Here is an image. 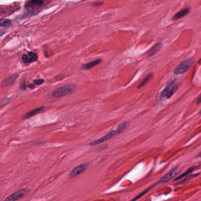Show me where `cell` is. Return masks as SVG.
Instances as JSON below:
<instances>
[{"label": "cell", "instance_id": "obj_1", "mask_svg": "<svg viewBox=\"0 0 201 201\" xmlns=\"http://www.w3.org/2000/svg\"><path fill=\"white\" fill-rule=\"evenodd\" d=\"M178 88V85L177 80H173L169 83L163 90L161 92L160 95V99L161 101H165L172 97L177 92Z\"/></svg>", "mask_w": 201, "mask_h": 201}, {"label": "cell", "instance_id": "obj_2", "mask_svg": "<svg viewBox=\"0 0 201 201\" xmlns=\"http://www.w3.org/2000/svg\"><path fill=\"white\" fill-rule=\"evenodd\" d=\"M193 63H194V60L192 58L185 59L182 62H181L174 69V73L176 75H181L182 74H185L188 71H189V70L193 64Z\"/></svg>", "mask_w": 201, "mask_h": 201}, {"label": "cell", "instance_id": "obj_3", "mask_svg": "<svg viewBox=\"0 0 201 201\" xmlns=\"http://www.w3.org/2000/svg\"><path fill=\"white\" fill-rule=\"evenodd\" d=\"M75 89V86L74 85H66L55 90L52 94V96L54 98H59L64 97L66 95L70 94Z\"/></svg>", "mask_w": 201, "mask_h": 201}, {"label": "cell", "instance_id": "obj_4", "mask_svg": "<svg viewBox=\"0 0 201 201\" xmlns=\"http://www.w3.org/2000/svg\"><path fill=\"white\" fill-rule=\"evenodd\" d=\"M121 132H122V131H121L119 127H118L117 128V129L111 131V132H109V133H108L106 135H105L104 137H102L101 138H100L99 139H97L96 141H94L91 142L89 144V145L90 146H95V145L100 144L101 143H102V142H104L105 141H106L111 139L113 137H114V136H115V135H117L118 134H121Z\"/></svg>", "mask_w": 201, "mask_h": 201}, {"label": "cell", "instance_id": "obj_5", "mask_svg": "<svg viewBox=\"0 0 201 201\" xmlns=\"http://www.w3.org/2000/svg\"><path fill=\"white\" fill-rule=\"evenodd\" d=\"M28 190L26 189H23L15 193L11 194L8 196L4 201H16L23 197L28 193Z\"/></svg>", "mask_w": 201, "mask_h": 201}, {"label": "cell", "instance_id": "obj_6", "mask_svg": "<svg viewBox=\"0 0 201 201\" xmlns=\"http://www.w3.org/2000/svg\"><path fill=\"white\" fill-rule=\"evenodd\" d=\"M178 169L179 167H176L174 168L171 169L169 172H168L165 175L161 178V179L159 181L158 183L160 184H164L167 182L170 181L171 179H172L174 177H175L178 172Z\"/></svg>", "mask_w": 201, "mask_h": 201}, {"label": "cell", "instance_id": "obj_7", "mask_svg": "<svg viewBox=\"0 0 201 201\" xmlns=\"http://www.w3.org/2000/svg\"><path fill=\"white\" fill-rule=\"evenodd\" d=\"M37 59H38L37 55L32 52H30L27 55H24L22 57L23 61L26 64H30L33 62H35L37 60Z\"/></svg>", "mask_w": 201, "mask_h": 201}, {"label": "cell", "instance_id": "obj_8", "mask_svg": "<svg viewBox=\"0 0 201 201\" xmlns=\"http://www.w3.org/2000/svg\"><path fill=\"white\" fill-rule=\"evenodd\" d=\"M87 167H88V165L87 164H82V165L77 167L71 172L69 177L70 178H74V177L80 175V174L82 173L85 170H86Z\"/></svg>", "mask_w": 201, "mask_h": 201}, {"label": "cell", "instance_id": "obj_9", "mask_svg": "<svg viewBox=\"0 0 201 201\" xmlns=\"http://www.w3.org/2000/svg\"><path fill=\"white\" fill-rule=\"evenodd\" d=\"M18 77V74H14V75H13L9 77L2 82V86L4 87H7L11 85L16 81Z\"/></svg>", "mask_w": 201, "mask_h": 201}, {"label": "cell", "instance_id": "obj_10", "mask_svg": "<svg viewBox=\"0 0 201 201\" xmlns=\"http://www.w3.org/2000/svg\"><path fill=\"white\" fill-rule=\"evenodd\" d=\"M190 11V9L189 8H186L181 10L180 11H179L178 13H177V14L172 17V20H177L180 19L182 17H184L185 16H186L187 14H189Z\"/></svg>", "mask_w": 201, "mask_h": 201}, {"label": "cell", "instance_id": "obj_11", "mask_svg": "<svg viewBox=\"0 0 201 201\" xmlns=\"http://www.w3.org/2000/svg\"><path fill=\"white\" fill-rule=\"evenodd\" d=\"M161 48V43H157L155 45H153L151 48L149 49V51L148 52V56L149 57L153 56L155 54H156Z\"/></svg>", "mask_w": 201, "mask_h": 201}, {"label": "cell", "instance_id": "obj_12", "mask_svg": "<svg viewBox=\"0 0 201 201\" xmlns=\"http://www.w3.org/2000/svg\"><path fill=\"white\" fill-rule=\"evenodd\" d=\"M44 1L45 0H30L27 4V6L28 7L41 6L44 3Z\"/></svg>", "mask_w": 201, "mask_h": 201}, {"label": "cell", "instance_id": "obj_13", "mask_svg": "<svg viewBox=\"0 0 201 201\" xmlns=\"http://www.w3.org/2000/svg\"><path fill=\"white\" fill-rule=\"evenodd\" d=\"M101 59H97V60L93 61H92V62L89 63L88 64L84 65L82 66V68L84 69V70H89V69H91V68H93L94 66H96L97 65L101 63Z\"/></svg>", "mask_w": 201, "mask_h": 201}, {"label": "cell", "instance_id": "obj_14", "mask_svg": "<svg viewBox=\"0 0 201 201\" xmlns=\"http://www.w3.org/2000/svg\"><path fill=\"white\" fill-rule=\"evenodd\" d=\"M43 109V107H40V108H36V109H33L32 111L28 112V113H27L24 117V119H26V118H28L30 117H31L32 116H34L35 115H36L37 113H40V111H41Z\"/></svg>", "mask_w": 201, "mask_h": 201}, {"label": "cell", "instance_id": "obj_15", "mask_svg": "<svg viewBox=\"0 0 201 201\" xmlns=\"http://www.w3.org/2000/svg\"><path fill=\"white\" fill-rule=\"evenodd\" d=\"M196 169V167H191L190 168H189V169H188L187 170H186L183 174H182V175H181L180 176H179V177H178L177 178H176L175 180V181H178V180H179V179H183L184 177L189 175V174H191V173L193 172V170H195Z\"/></svg>", "mask_w": 201, "mask_h": 201}, {"label": "cell", "instance_id": "obj_16", "mask_svg": "<svg viewBox=\"0 0 201 201\" xmlns=\"http://www.w3.org/2000/svg\"><path fill=\"white\" fill-rule=\"evenodd\" d=\"M199 174H191V175H188L186 176V177H185V178H183L182 179V180L179 182H178V183L177 184V185H181V184H184L186 182L193 179L194 178H195L197 176L199 175Z\"/></svg>", "mask_w": 201, "mask_h": 201}, {"label": "cell", "instance_id": "obj_17", "mask_svg": "<svg viewBox=\"0 0 201 201\" xmlns=\"http://www.w3.org/2000/svg\"><path fill=\"white\" fill-rule=\"evenodd\" d=\"M153 75V74H149L148 75H147V76L146 77V78H145V79L142 81V82L139 85V86L138 87V88H141V87H143L144 85H145V84H146L149 81V80L151 78V77H152Z\"/></svg>", "mask_w": 201, "mask_h": 201}, {"label": "cell", "instance_id": "obj_18", "mask_svg": "<svg viewBox=\"0 0 201 201\" xmlns=\"http://www.w3.org/2000/svg\"><path fill=\"white\" fill-rule=\"evenodd\" d=\"M10 20L8 19H2L0 20V26L1 27H6L7 25L10 24Z\"/></svg>", "mask_w": 201, "mask_h": 201}, {"label": "cell", "instance_id": "obj_19", "mask_svg": "<svg viewBox=\"0 0 201 201\" xmlns=\"http://www.w3.org/2000/svg\"><path fill=\"white\" fill-rule=\"evenodd\" d=\"M153 186H151V187H149V188H148V189H146V190H145V191H144V192H142V193H140V194H139V195L138 196H137V197H136V198H135V199H134L133 200H132V201H136V200H137V199H139V198H141V196H142V195H144L145 193H146L147 192H148V191H149V190H150V189H151L152 188V187H153Z\"/></svg>", "mask_w": 201, "mask_h": 201}, {"label": "cell", "instance_id": "obj_20", "mask_svg": "<svg viewBox=\"0 0 201 201\" xmlns=\"http://www.w3.org/2000/svg\"><path fill=\"white\" fill-rule=\"evenodd\" d=\"M44 82V80H42V79H39V80H37L34 81V83L36 84V85H41L42 84H43Z\"/></svg>", "mask_w": 201, "mask_h": 201}, {"label": "cell", "instance_id": "obj_21", "mask_svg": "<svg viewBox=\"0 0 201 201\" xmlns=\"http://www.w3.org/2000/svg\"><path fill=\"white\" fill-rule=\"evenodd\" d=\"M200 103H201V94L199 95V97H198V98L196 99V104H199Z\"/></svg>", "mask_w": 201, "mask_h": 201}, {"label": "cell", "instance_id": "obj_22", "mask_svg": "<svg viewBox=\"0 0 201 201\" xmlns=\"http://www.w3.org/2000/svg\"><path fill=\"white\" fill-rule=\"evenodd\" d=\"M26 88V85H25V83L24 81L22 82L21 83V88L22 89H24V90Z\"/></svg>", "mask_w": 201, "mask_h": 201}, {"label": "cell", "instance_id": "obj_23", "mask_svg": "<svg viewBox=\"0 0 201 201\" xmlns=\"http://www.w3.org/2000/svg\"><path fill=\"white\" fill-rule=\"evenodd\" d=\"M198 157H199V158H201V153L198 155Z\"/></svg>", "mask_w": 201, "mask_h": 201}, {"label": "cell", "instance_id": "obj_24", "mask_svg": "<svg viewBox=\"0 0 201 201\" xmlns=\"http://www.w3.org/2000/svg\"><path fill=\"white\" fill-rule=\"evenodd\" d=\"M199 114H201V111H199Z\"/></svg>", "mask_w": 201, "mask_h": 201}]
</instances>
